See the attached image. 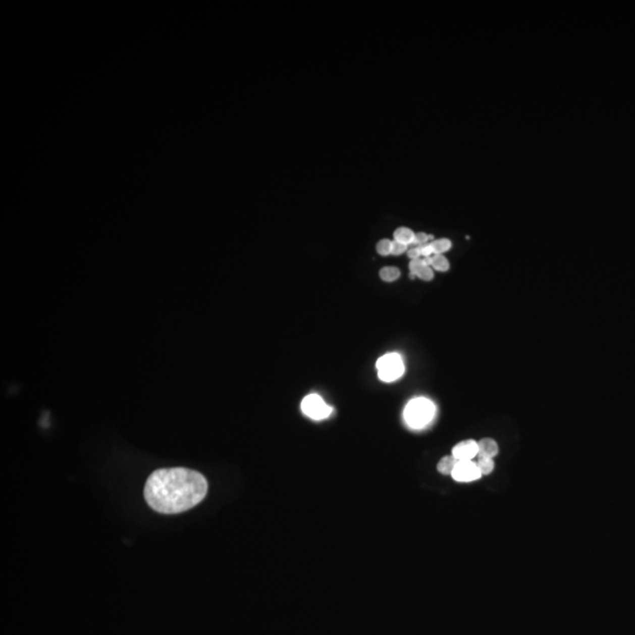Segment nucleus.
Listing matches in <instances>:
<instances>
[{
    "mask_svg": "<svg viewBox=\"0 0 635 635\" xmlns=\"http://www.w3.org/2000/svg\"><path fill=\"white\" fill-rule=\"evenodd\" d=\"M456 462H458V460H456L453 455L445 456V458H442L440 461H439L438 470L441 474H445V475H448V474H451L452 475L453 470H454L455 468Z\"/></svg>",
    "mask_w": 635,
    "mask_h": 635,
    "instance_id": "1a4fd4ad",
    "label": "nucleus"
},
{
    "mask_svg": "<svg viewBox=\"0 0 635 635\" xmlns=\"http://www.w3.org/2000/svg\"><path fill=\"white\" fill-rule=\"evenodd\" d=\"M477 466L479 468L481 475L483 474H490L492 470L494 468V462L493 459L492 458H483V456H479L477 461Z\"/></svg>",
    "mask_w": 635,
    "mask_h": 635,
    "instance_id": "f8f14e48",
    "label": "nucleus"
},
{
    "mask_svg": "<svg viewBox=\"0 0 635 635\" xmlns=\"http://www.w3.org/2000/svg\"><path fill=\"white\" fill-rule=\"evenodd\" d=\"M432 267L440 272H446L449 269V262L442 254H435L432 256Z\"/></svg>",
    "mask_w": 635,
    "mask_h": 635,
    "instance_id": "ddd939ff",
    "label": "nucleus"
},
{
    "mask_svg": "<svg viewBox=\"0 0 635 635\" xmlns=\"http://www.w3.org/2000/svg\"><path fill=\"white\" fill-rule=\"evenodd\" d=\"M431 239H433V237H432V235H428L426 233H422V232H420V233H416L414 235V240H413V244H414L415 246H421V245H425V244H428V241H430Z\"/></svg>",
    "mask_w": 635,
    "mask_h": 635,
    "instance_id": "dca6fc26",
    "label": "nucleus"
},
{
    "mask_svg": "<svg viewBox=\"0 0 635 635\" xmlns=\"http://www.w3.org/2000/svg\"><path fill=\"white\" fill-rule=\"evenodd\" d=\"M435 412L434 405L425 398H416L405 408V420L413 428H421L431 421Z\"/></svg>",
    "mask_w": 635,
    "mask_h": 635,
    "instance_id": "f03ea898",
    "label": "nucleus"
},
{
    "mask_svg": "<svg viewBox=\"0 0 635 635\" xmlns=\"http://www.w3.org/2000/svg\"><path fill=\"white\" fill-rule=\"evenodd\" d=\"M478 449H479L478 456H483V458H494L499 452L497 442L493 439L488 438L483 439V440L478 442Z\"/></svg>",
    "mask_w": 635,
    "mask_h": 635,
    "instance_id": "0eeeda50",
    "label": "nucleus"
},
{
    "mask_svg": "<svg viewBox=\"0 0 635 635\" xmlns=\"http://www.w3.org/2000/svg\"><path fill=\"white\" fill-rule=\"evenodd\" d=\"M377 368L379 378L383 381L390 383L399 379L404 373V363L401 356L397 353H388L381 356L377 362Z\"/></svg>",
    "mask_w": 635,
    "mask_h": 635,
    "instance_id": "7ed1b4c3",
    "label": "nucleus"
},
{
    "mask_svg": "<svg viewBox=\"0 0 635 635\" xmlns=\"http://www.w3.org/2000/svg\"><path fill=\"white\" fill-rule=\"evenodd\" d=\"M377 251L380 255H390L392 253V241L383 239L377 244Z\"/></svg>",
    "mask_w": 635,
    "mask_h": 635,
    "instance_id": "4468645a",
    "label": "nucleus"
},
{
    "mask_svg": "<svg viewBox=\"0 0 635 635\" xmlns=\"http://www.w3.org/2000/svg\"><path fill=\"white\" fill-rule=\"evenodd\" d=\"M407 255L412 260H415V259H420V256H421V253H420V249H419L418 246H415V247H412V248L407 249Z\"/></svg>",
    "mask_w": 635,
    "mask_h": 635,
    "instance_id": "aec40b11",
    "label": "nucleus"
},
{
    "mask_svg": "<svg viewBox=\"0 0 635 635\" xmlns=\"http://www.w3.org/2000/svg\"><path fill=\"white\" fill-rule=\"evenodd\" d=\"M478 442L474 440H465L459 442L453 448V456L456 460H472L478 455Z\"/></svg>",
    "mask_w": 635,
    "mask_h": 635,
    "instance_id": "423d86ee",
    "label": "nucleus"
},
{
    "mask_svg": "<svg viewBox=\"0 0 635 635\" xmlns=\"http://www.w3.org/2000/svg\"><path fill=\"white\" fill-rule=\"evenodd\" d=\"M399 277H400V271L397 267H384L380 271V278L387 283L395 281Z\"/></svg>",
    "mask_w": 635,
    "mask_h": 635,
    "instance_id": "9d476101",
    "label": "nucleus"
},
{
    "mask_svg": "<svg viewBox=\"0 0 635 635\" xmlns=\"http://www.w3.org/2000/svg\"><path fill=\"white\" fill-rule=\"evenodd\" d=\"M452 477L460 483H469L480 479L481 473L477 463L472 460H458Z\"/></svg>",
    "mask_w": 635,
    "mask_h": 635,
    "instance_id": "39448f33",
    "label": "nucleus"
},
{
    "mask_svg": "<svg viewBox=\"0 0 635 635\" xmlns=\"http://www.w3.org/2000/svg\"><path fill=\"white\" fill-rule=\"evenodd\" d=\"M407 249H408V248H407V245L402 244V242L395 241V240H394V241H392V253H391V254H393V255H400V254H402V253H404V252L407 251Z\"/></svg>",
    "mask_w": 635,
    "mask_h": 635,
    "instance_id": "a211bd4d",
    "label": "nucleus"
},
{
    "mask_svg": "<svg viewBox=\"0 0 635 635\" xmlns=\"http://www.w3.org/2000/svg\"><path fill=\"white\" fill-rule=\"evenodd\" d=\"M414 235H415L414 232H413L412 230H409V228L407 227H400L394 232L395 241L402 242V244H405V245L413 244Z\"/></svg>",
    "mask_w": 635,
    "mask_h": 635,
    "instance_id": "6e6552de",
    "label": "nucleus"
},
{
    "mask_svg": "<svg viewBox=\"0 0 635 635\" xmlns=\"http://www.w3.org/2000/svg\"><path fill=\"white\" fill-rule=\"evenodd\" d=\"M301 409L306 415L313 420H323L330 416L332 408L319 395H307L301 402Z\"/></svg>",
    "mask_w": 635,
    "mask_h": 635,
    "instance_id": "20e7f679",
    "label": "nucleus"
},
{
    "mask_svg": "<svg viewBox=\"0 0 635 635\" xmlns=\"http://www.w3.org/2000/svg\"><path fill=\"white\" fill-rule=\"evenodd\" d=\"M416 277H419L420 279H422L425 281H431L434 277L433 270L431 269V266H425L424 269L420 270V272L416 274Z\"/></svg>",
    "mask_w": 635,
    "mask_h": 635,
    "instance_id": "f3484780",
    "label": "nucleus"
},
{
    "mask_svg": "<svg viewBox=\"0 0 635 635\" xmlns=\"http://www.w3.org/2000/svg\"><path fill=\"white\" fill-rule=\"evenodd\" d=\"M425 266H426V263H425L424 259H415V260H411V262H409V270H411V277H412V278H414V277L416 276V274H418V273L420 272V270L424 269Z\"/></svg>",
    "mask_w": 635,
    "mask_h": 635,
    "instance_id": "2eb2a0df",
    "label": "nucleus"
},
{
    "mask_svg": "<svg viewBox=\"0 0 635 635\" xmlns=\"http://www.w3.org/2000/svg\"><path fill=\"white\" fill-rule=\"evenodd\" d=\"M420 249V253H421V256L426 258V256H431L432 253H433V249H432V245L431 244H425L421 246H418Z\"/></svg>",
    "mask_w": 635,
    "mask_h": 635,
    "instance_id": "6ab92c4d",
    "label": "nucleus"
},
{
    "mask_svg": "<svg viewBox=\"0 0 635 635\" xmlns=\"http://www.w3.org/2000/svg\"><path fill=\"white\" fill-rule=\"evenodd\" d=\"M207 481L197 470L174 467L153 472L146 481L144 495L149 507L163 514L188 511L204 500Z\"/></svg>",
    "mask_w": 635,
    "mask_h": 635,
    "instance_id": "f257e3e1",
    "label": "nucleus"
},
{
    "mask_svg": "<svg viewBox=\"0 0 635 635\" xmlns=\"http://www.w3.org/2000/svg\"><path fill=\"white\" fill-rule=\"evenodd\" d=\"M431 245L434 254H442V253L447 252L451 248L452 242L448 239H439V240L431 242Z\"/></svg>",
    "mask_w": 635,
    "mask_h": 635,
    "instance_id": "9b49d317",
    "label": "nucleus"
}]
</instances>
